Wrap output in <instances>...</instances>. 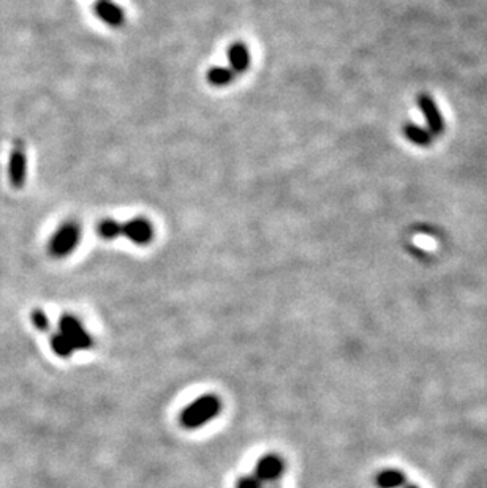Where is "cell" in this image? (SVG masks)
<instances>
[{
  "mask_svg": "<svg viewBox=\"0 0 487 488\" xmlns=\"http://www.w3.org/2000/svg\"><path fill=\"white\" fill-rule=\"evenodd\" d=\"M222 411V400L212 394L201 395L189 403L180 412V424L187 430H198L212 422Z\"/></svg>",
  "mask_w": 487,
  "mask_h": 488,
  "instance_id": "1",
  "label": "cell"
},
{
  "mask_svg": "<svg viewBox=\"0 0 487 488\" xmlns=\"http://www.w3.org/2000/svg\"><path fill=\"white\" fill-rule=\"evenodd\" d=\"M83 229L75 220H67L53 232L48 242V252L55 259H64L75 252L81 243Z\"/></svg>",
  "mask_w": 487,
  "mask_h": 488,
  "instance_id": "2",
  "label": "cell"
},
{
  "mask_svg": "<svg viewBox=\"0 0 487 488\" xmlns=\"http://www.w3.org/2000/svg\"><path fill=\"white\" fill-rule=\"evenodd\" d=\"M59 332L71 345L73 351H87L94 346V338L83 321L71 313H65L59 321Z\"/></svg>",
  "mask_w": 487,
  "mask_h": 488,
  "instance_id": "3",
  "label": "cell"
},
{
  "mask_svg": "<svg viewBox=\"0 0 487 488\" xmlns=\"http://www.w3.org/2000/svg\"><path fill=\"white\" fill-rule=\"evenodd\" d=\"M122 236L135 245H149L154 241V226L144 217H135L122 223Z\"/></svg>",
  "mask_w": 487,
  "mask_h": 488,
  "instance_id": "4",
  "label": "cell"
},
{
  "mask_svg": "<svg viewBox=\"0 0 487 488\" xmlns=\"http://www.w3.org/2000/svg\"><path fill=\"white\" fill-rule=\"evenodd\" d=\"M285 469H287L285 460H283L280 455H275V453H268V455L262 457L257 462L253 476L262 480L263 484H275L277 480L282 479Z\"/></svg>",
  "mask_w": 487,
  "mask_h": 488,
  "instance_id": "5",
  "label": "cell"
},
{
  "mask_svg": "<svg viewBox=\"0 0 487 488\" xmlns=\"http://www.w3.org/2000/svg\"><path fill=\"white\" fill-rule=\"evenodd\" d=\"M8 179L15 189H22L27 179V152L24 144L18 141L13 146L8 160Z\"/></svg>",
  "mask_w": 487,
  "mask_h": 488,
  "instance_id": "6",
  "label": "cell"
},
{
  "mask_svg": "<svg viewBox=\"0 0 487 488\" xmlns=\"http://www.w3.org/2000/svg\"><path fill=\"white\" fill-rule=\"evenodd\" d=\"M226 59H228V68L234 75H242L246 73L252 64L250 51L248 46L242 42H236L230 44L228 51H226Z\"/></svg>",
  "mask_w": 487,
  "mask_h": 488,
  "instance_id": "7",
  "label": "cell"
},
{
  "mask_svg": "<svg viewBox=\"0 0 487 488\" xmlns=\"http://www.w3.org/2000/svg\"><path fill=\"white\" fill-rule=\"evenodd\" d=\"M94 10L99 19L106 22L110 27H121L126 22V13L112 0H97Z\"/></svg>",
  "mask_w": 487,
  "mask_h": 488,
  "instance_id": "8",
  "label": "cell"
},
{
  "mask_svg": "<svg viewBox=\"0 0 487 488\" xmlns=\"http://www.w3.org/2000/svg\"><path fill=\"white\" fill-rule=\"evenodd\" d=\"M418 103H419V106H421L424 116H426V119H427L432 134H440L441 132H443V127H445L443 119H441L440 112H438L437 106H435L434 101L430 100L427 95H421L419 96Z\"/></svg>",
  "mask_w": 487,
  "mask_h": 488,
  "instance_id": "9",
  "label": "cell"
},
{
  "mask_svg": "<svg viewBox=\"0 0 487 488\" xmlns=\"http://www.w3.org/2000/svg\"><path fill=\"white\" fill-rule=\"evenodd\" d=\"M234 78H236V75L230 70L228 67L215 65V67L209 68L207 73H206L207 82L211 84V86H214V87L228 86V84H231V82L234 81Z\"/></svg>",
  "mask_w": 487,
  "mask_h": 488,
  "instance_id": "10",
  "label": "cell"
},
{
  "mask_svg": "<svg viewBox=\"0 0 487 488\" xmlns=\"http://www.w3.org/2000/svg\"><path fill=\"white\" fill-rule=\"evenodd\" d=\"M97 232L103 241H116L119 236H122V223L114 218H105L97 225Z\"/></svg>",
  "mask_w": 487,
  "mask_h": 488,
  "instance_id": "11",
  "label": "cell"
},
{
  "mask_svg": "<svg viewBox=\"0 0 487 488\" xmlns=\"http://www.w3.org/2000/svg\"><path fill=\"white\" fill-rule=\"evenodd\" d=\"M405 480V476L395 469H386L377 476V485L380 488H399Z\"/></svg>",
  "mask_w": 487,
  "mask_h": 488,
  "instance_id": "12",
  "label": "cell"
},
{
  "mask_svg": "<svg viewBox=\"0 0 487 488\" xmlns=\"http://www.w3.org/2000/svg\"><path fill=\"white\" fill-rule=\"evenodd\" d=\"M49 345H51V349H53V353L55 356L62 357V359H69V357H71L73 353H75V351H73V348H71V345L69 343V340L62 336L60 332L53 333V336H51Z\"/></svg>",
  "mask_w": 487,
  "mask_h": 488,
  "instance_id": "13",
  "label": "cell"
},
{
  "mask_svg": "<svg viewBox=\"0 0 487 488\" xmlns=\"http://www.w3.org/2000/svg\"><path fill=\"white\" fill-rule=\"evenodd\" d=\"M404 133H405L407 138L413 141L415 144L427 146L430 143V136L424 132L422 128L416 127V125H407V127L404 128Z\"/></svg>",
  "mask_w": 487,
  "mask_h": 488,
  "instance_id": "14",
  "label": "cell"
},
{
  "mask_svg": "<svg viewBox=\"0 0 487 488\" xmlns=\"http://www.w3.org/2000/svg\"><path fill=\"white\" fill-rule=\"evenodd\" d=\"M32 322H33V326H35L38 331H42V332H46L48 329H49V320H48V316L46 313H44L43 310H35L32 313Z\"/></svg>",
  "mask_w": 487,
  "mask_h": 488,
  "instance_id": "15",
  "label": "cell"
},
{
  "mask_svg": "<svg viewBox=\"0 0 487 488\" xmlns=\"http://www.w3.org/2000/svg\"><path fill=\"white\" fill-rule=\"evenodd\" d=\"M263 485V482L255 478L253 474L242 476V478H239L236 482V488H264Z\"/></svg>",
  "mask_w": 487,
  "mask_h": 488,
  "instance_id": "16",
  "label": "cell"
},
{
  "mask_svg": "<svg viewBox=\"0 0 487 488\" xmlns=\"http://www.w3.org/2000/svg\"><path fill=\"white\" fill-rule=\"evenodd\" d=\"M407 488H418V487H415V485H410V487H407Z\"/></svg>",
  "mask_w": 487,
  "mask_h": 488,
  "instance_id": "17",
  "label": "cell"
},
{
  "mask_svg": "<svg viewBox=\"0 0 487 488\" xmlns=\"http://www.w3.org/2000/svg\"><path fill=\"white\" fill-rule=\"evenodd\" d=\"M271 488H277V487H271Z\"/></svg>",
  "mask_w": 487,
  "mask_h": 488,
  "instance_id": "18",
  "label": "cell"
}]
</instances>
